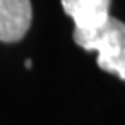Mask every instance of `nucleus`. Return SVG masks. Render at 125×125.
<instances>
[{"mask_svg": "<svg viewBox=\"0 0 125 125\" xmlns=\"http://www.w3.org/2000/svg\"><path fill=\"white\" fill-rule=\"evenodd\" d=\"M65 13L75 21L73 39L86 51L89 41L109 20L111 0H60Z\"/></svg>", "mask_w": 125, "mask_h": 125, "instance_id": "nucleus-2", "label": "nucleus"}, {"mask_svg": "<svg viewBox=\"0 0 125 125\" xmlns=\"http://www.w3.org/2000/svg\"><path fill=\"white\" fill-rule=\"evenodd\" d=\"M31 0H0V41L16 42L31 26Z\"/></svg>", "mask_w": 125, "mask_h": 125, "instance_id": "nucleus-3", "label": "nucleus"}, {"mask_svg": "<svg viewBox=\"0 0 125 125\" xmlns=\"http://www.w3.org/2000/svg\"><path fill=\"white\" fill-rule=\"evenodd\" d=\"M86 51L97 52V65L109 73L125 78V26L114 16H109L104 26L89 41Z\"/></svg>", "mask_w": 125, "mask_h": 125, "instance_id": "nucleus-1", "label": "nucleus"}, {"mask_svg": "<svg viewBox=\"0 0 125 125\" xmlns=\"http://www.w3.org/2000/svg\"><path fill=\"white\" fill-rule=\"evenodd\" d=\"M24 67H26V68H31V60H26V62H24Z\"/></svg>", "mask_w": 125, "mask_h": 125, "instance_id": "nucleus-4", "label": "nucleus"}]
</instances>
